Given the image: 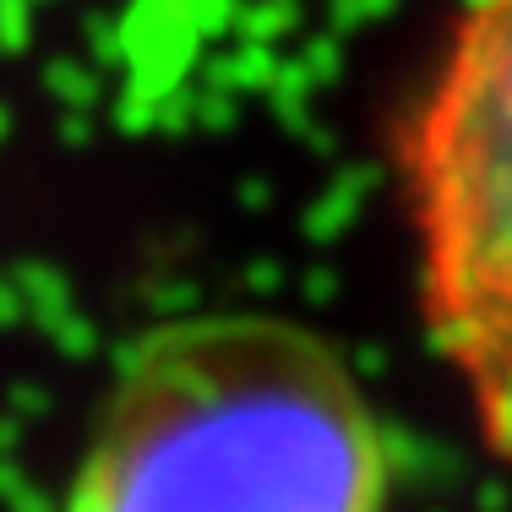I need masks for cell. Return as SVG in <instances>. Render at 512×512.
<instances>
[{
	"label": "cell",
	"mask_w": 512,
	"mask_h": 512,
	"mask_svg": "<svg viewBox=\"0 0 512 512\" xmlns=\"http://www.w3.org/2000/svg\"><path fill=\"white\" fill-rule=\"evenodd\" d=\"M393 447L322 333L262 311L164 322L109 382L60 512H387Z\"/></svg>",
	"instance_id": "1"
},
{
	"label": "cell",
	"mask_w": 512,
	"mask_h": 512,
	"mask_svg": "<svg viewBox=\"0 0 512 512\" xmlns=\"http://www.w3.org/2000/svg\"><path fill=\"white\" fill-rule=\"evenodd\" d=\"M420 306L474 436L512 469V0H463L404 137Z\"/></svg>",
	"instance_id": "2"
}]
</instances>
